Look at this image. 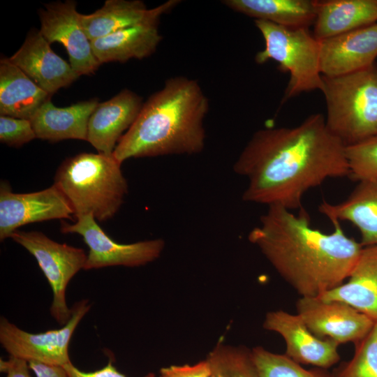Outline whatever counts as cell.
Returning a JSON list of instances; mask_svg holds the SVG:
<instances>
[{
  "label": "cell",
  "mask_w": 377,
  "mask_h": 377,
  "mask_svg": "<svg viewBox=\"0 0 377 377\" xmlns=\"http://www.w3.org/2000/svg\"><path fill=\"white\" fill-rule=\"evenodd\" d=\"M222 3L244 15L288 27H306L313 24L315 0H225Z\"/></svg>",
  "instance_id": "23"
},
{
  "label": "cell",
  "mask_w": 377,
  "mask_h": 377,
  "mask_svg": "<svg viewBox=\"0 0 377 377\" xmlns=\"http://www.w3.org/2000/svg\"><path fill=\"white\" fill-rule=\"evenodd\" d=\"M346 146L320 113L293 127L256 131L234 164L244 177L245 202L302 209L304 195L329 178L349 177Z\"/></svg>",
  "instance_id": "1"
},
{
  "label": "cell",
  "mask_w": 377,
  "mask_h": 377,
  "mask_svg": "<svg viewBox=\"0 0 377 377\" xmlns=\"http://www.w3.org/2000/svg\"><path fill=\"white\" fill-rule=\"evenodd\" d=\"M318 210L330 221H347L360 231L363 247L377 245V178L358 182L343 201H323Z\"/></svg>",
  "instance_id": "19"
},
{
  "label": "cell",
  "mask_w": 377,
  "mask_h": 377,
  "mask_svg": "<svg viewBox=\"0 0 377 377\" xmlns=\"http://www.w3.org/2000/svg\"><path fill=\"white\" fill-rule=\"evenodd\" d=\"M297 314L309 330L322 339L339 344L362 339L376 321L350 305L318 297H301L296 303Z\"/></svg>",
  "instance_id": "11"
},
{
  "label": "cell",
  "mask_w": 377,
  "mask_h": 377,
  "mask_svg": "<svg viewBox=\"0 0 377 377\" xmlns=\"http://www.w3.org/2000/svg\"><path fill=\"white\" fill-rule=\"evenodd\" d=\"M212 377H216V376L213 374Z\"/></svg>",
  "instance_id": "34"
},
{
  "label": "cell",
  "mask_w": 377,
  "mask_h": 377,
  "mask_svg": "<svg viewBox=\"0 0 377 377\" xmlns=\"http://www.w3.org/2000/svg\"><path fill=\"white\" fill-rule=\"evenodd\" d=\"M377 22V0L316 1L314 37L325 40Z\"/></svg>",
  "instance_id": "21"
},
{
  "label": "cell",
  "mask_w": 377,
  "mask_h": 377,
  "mask_svg": "<svg viewBox=\"0 0 377 377\" xmlns=\"http://www.w3.org/2000/svg\"><path fill=\"white\" fill-rule=\"evenodd\" d=\"M263 327L283 338L286 344L285 355L300 364L327 369L340 360L339 344L313 334L297 314L282 310L268 312Z\"/></svg>",
  "instance_id": "14"
},
{
  "label": "cell",
  "mask_w": 377,
  "mask_h": 377,
  "mask_svg": "<svg viewBox=\"0 0 377 377\" xmlns=\"http://www.w3.org/2000/svg\"><path fill=\"white\" fill-rule=\"evenodd\" d=\"M348 279L318 297L346 303L377 322V245L363 247Z\"/></svg>",
  "instance_id": "20"
},
{
  "label": "cell",
  "mask_w": 377,
  "mask_h": 377,
  "mask_svg": "<svg viewBox=\"0 0 377 377\" xmlns=\"http://www.w3.org/2000/svg\"><path fill=\"white\" fill-rule=\"evenodd\" d=\"M73 209L54 185L36 192L12 191L8 182L0 185V240L10 238L18 228L32 223L52 219H72Z\"/></svg>",
  "instance_id": "10"
},
{
  "label": "cell",
  "mask_w": 377,
  "mask_h": 377,
  "mask_svg": "<svg viewBox=\"0 0 377 377\" xmlns=\"http://www.w3.org/2000/svg\"><path fill=\"white\" fill-rule=\"evenodd\" d=\"M327 128L346 146L377 135V64L336 77L323 75Z\"/></svg>",
  "instance_id": "5"
},
{
  "label": "cell",
  "mask_w": 377,
  "mask_h": 377,
  "mask_svg": "<svg viewBox=\"0 0 377 377\" xmlns=\"http://www.w3.org/2000/svg\"><path fill=\"white\" fill-rule=\"evenodd\" d=\"M208 111V98L198 81L171 77L143 103L113 156L122 163L130 158L198 154L205 145Z\"/></svg>",
  "instance_id": "3"
},
{
  "label": "cell",
  "mask_w": 377,
  "mask_h": 377,
  "mask_svg": "<svg viewBox=\"0 0 377 377\" xmlns=\"http://www.w3.org/2000/svg\"><path fill=\"white\" fill-rule=\"evenodd\" d=\"M377 57V22L320 40L323 76L354 73L374 64Z\"/></svg>",
  "instance_id": "15"
},
{
  "label": "cell",
  "mask_w": 377,
  "mask_h": 377,
  "mask_svg": "<svg viewBox=\"0 0 377 377\" xmlns=\"http://www.w3.org/2000/svg\"><path fill=\"white\" fill-rule=\"evenodd\" d=\"M142 1L107 0L90 14H81L82 26L92 41L143 21L150 13Z\"/></svg>",
  "instance_id": "24"
},
{
  "label": "cell",
  "mask_w": 377,
  "mask_h": 377,
  "mask_svg": "<svg viewBox=\"0 0 377 377\" xmlns=\"http://www.w3.org/2000/svg\"><path fill=\"white\" fill-rule=\"evenodd\" d=\"M91 306L87 300L75 302L71 308V317L63 327L41 333L26 332L1 317L0 343L10 356L28 362L63 367L71 362L68 348L71 337Z\"/></svg>",
  "instance_id": "8"
},
{
  "label": "cell",
  "mask_w": 377,
  "mask_h": 377,
  "mask_svg": "<svg viewBox=\"0 0 377 377\" xmlns=\"http://www.w3.org/2000/svg\"><path fill=\"white\" fill-rule=\"evenodd\" d=\"M355 344L353 358L333 374L334 377H377V322Z\"/></svg>",
  "instance_id": "27"
},
{
  "label": "cell",
  "mask_w": 377,
  "mask_h": 377,
  "mask_svg": "<svg viewBox=\"0 0 377 377\" xmlns=\"http://www.w3.org/2000/svg\"><path fill=\"white\" fill-rule=\"evenodd\" d=\"M179 2L168 1L151 8L149 15L141 22L91 41L99 63L125 62L133 58L141 59L153 54L162 40L158 29L161 16Z\"/></svg>",
  "instance_id": "13"
},
{
  "label": "cell",
  "mask_w": 377,
  "mask_h": 377,
  "mask_svg": "<svg viewBox=\"0 0 377 377\" xmlns=\"http://www.w3.org/2000/svg\"><path fill=\"white\" fill-rule=\"evenodd\" d=\"M29 366L36 377H68L62 366L50 365L38 362H29Z\"/></svg>",
  "instance_id": "33"
},
{
  "label": "cell",
  "mask_w": 377,
  "mask_h": 377,
  "mask_svg": "<svg viewBox=\"0 0 377 377\" xmlns=\"http://www.w3.org/2000/svg\"><path fill=\"white\" fill-rule=\"evenodd\" d=\"M98 104V99L93 98L59 108L47 100L30 119L36 138L52 142L87 141L89 120Z\"/></svg>",
  "instance_id": "18"
},
{
  "label": "cell",
  "mask_w": 377,
  "mask_h": 377,
  "mask_svg": "<svg viewBox=\"0 0 377 377\" xmlns=\"http://www.w3.org/2000/svg\"><path fill=\"white\" fill-rule=\"evenodd\" d=\"M63 367L66 370L68 377H127L113 366L111 360H109L104 367L91 372L80 370L71 362L64 365ZM143 377H155V374L149 373Z\"/></svg>",
  "instance_id": "31"
},
{
  "label": "cell",
  "mask_w": 377,
  "mask_h": 377,
  "mask_svg": "<svg viewBox=\"0 0 377 377\" xmlns=\"http://www.w3.org/2000/svg\"><path fill=\"white\" fill-rule=\"evenodd\" d=\"M10 238L36 258L52 290L50 313L60 325H66L72 314L66 303V288L84 269L87 255L82 249L57 242L38 231L17 230Z\"/></svg>",
  "instance_id": "7"
},
{
  "label": "cell",
  "mask_w": 377,
  "mask_h": 377,
  "mask_svg": "<svg viewBox=\"0 0 377 377\" xmlns=\"http://www.w3.org/2000/svg\"><path fill=\"white\" fill-rule=\"evenodd\" d=\"M349 177L360 182L377 178V135L346 146Z\"/></svg>",
  "instance_id": "28"
},
{
  "label": "cell",
  "mask_w": 377,
  "mask_h": 377,
  "mask_svg": "<svg viewBox=\"0 0 377 377\" xmlns=\"http://www.w3.org/2000/svg\"><path fill=\"white\" fill-rule=\"evenodd\" d=\"M330 221L334 230L325 233L311 226L302 208L295 214L269 206L248 239L301 297H318L348 278L363 249L339 221Z\"/></svg>",
  "instance_id": "2"
},
{
  "label": "cell",
  "mask_w": 377,
  "mask_h": 377,
  "mask_svg": "<svg viewBox=\"0 0 377 377\" xmlns=\"http://www.w3.org/2000/svg\"><path fill=\"white\" fill-rule=\"evenodd\" d=\"M61 232L81 235L89 247L84 269H100L111 266L139 267L158 258L165 247L162 239L120 244L112 239L91 215L76 218L70 224L62 222Z\"/></svg>",
  "instance_id": "9"
},
{
  "label": "cell",
  "mask_w": 377,
  "mask_h": 377,
  "mask_svg": "<svg viewBox=\"0 0 377 377\" xmlns=\"http://www.w3.org/2000/svg\"><path fill=\"white\" fill-rule=\"evenodd\" d=\"M51 96L8 58L1 59V115L30 120Z\"/></svg>",
  "instance_id": "22"
},
{
  "label": "cell",
  "mask_w": 377,
  "mask_h": 377,
  "mask_svg": "<svg viewBox=\"0 0 377 377\" xmlns=\"http://www.w3.org/2000/svg\"><path fill=\"white\" fill-rule=\"evenodd\" d=\"M29 369V362L18 357L10 356L8 360H0V370L6 374V377H31Z\"/></svg>",
  "instance_id": "32"
},
{
  "label": "cell",
  "mask_w": 377,
  "mask_h": 377,
  "mask_svg": "<svg viewBox=\"0 0 377 377\" xmlns=\"http://www.w3.org/2000/svg\"><path fill=\"white\" fill-rule=\"evenodd\" d=\"M212 375L210 364L207 360L193 365L163 367L159 371V377H212Z\"/></svg>",
  "instance_id": "30"
},
{
  "label": "cell",
  "mask_w": 377,
  "mask_h": 377,
  "mask_svg": "<svg viewBox=\"0 0 377 377\" xmlns=\"http://www.w3.org/2000/svg\"><path fill=\"white\" fill-rule=\"evenodd\" d=\"M255 25L265 40V48L255 61L263 64L272 59L279 68L290 75L284 100L302 92L323 87L320 64V40L306 27H288L255 20Z\"/></svg>",
  "instance_id": "6"
},
{
  "label": "cell",
  "mask_w": 377,
  "mask_h": 377,
  "mask_svg": "<svg viewBox=\"0 0 377 377\" xmlns=\"http://www.w3.org/2000/svg\"><path fill=\"white\" fill-rule=\"evenodd\" d=\"M8 59L50 95L79 77L70 64L52 50L40 30L30 31L20 49Z\"/></svg>",
  "instance_id": "16"
},
{
  "label": "cell",
  "mask_w": 377,
  "mask_h": 377,
  "mask_svg": "<svg viewBox=\"0 0 377 377\" xmlns=\"http://www.w3.org/2000/svg\"><path fill=\"white\" fill-rule=\"evenodd\" d=\"M216 377H260L251 350L220 342L206 359Z\"/></svg>",
  "instance_id": "25"
},
{
  "label": "cell",
  "mask_w": 377,
  "mask_h": 377,
  "mask_svg": "<svg viewBox=\"0 0 377 377\" xmlns=\"http://www.w3.org/2000/svg\"><path fill=\"white\" fill-rule=\"evenodd\" d=\"M76 2L67 0L45 4L39 11L40 31L50 44L57 42L66 49L70 65L78 76L94 73L101 65L91 40L82 26Z\"/></svg>",
  "instance_id": "12"
},
{
  "label": "cell",
  "mask_w": 377,
  "mask_h": 377,
  "mask_svg": "<svg viewBox=\"0 0 377 377\" xmlns=\"http://www.w3.org/2000/svg\"><path fill=\"white\" fill-rule=\"evenodd\" d=\"M142 98L124 89L110 100L98 103L88 124L87 142L98 151L113 154L119 141L136 119Z\"/></svg>",
  "instance_id": "17"
},
{
  "label": "cell",
  "mask_w": 377,
  "mask_h": 377,
  "mask_svg": "<svg viewBox=\"0 0 377 377\" xmlns=\"http://www.w3.org/2000/svg\"><path fill=\"white\" fill-rule=\"evenodd\" d=\"M37 138L30 120L0 116V141L13 147L23 145Z\"/></svg>",
  "instance_id": "29"
},
{
  "label": "cell",
  "mask_w": 377,
  "mask_h": 377,
  "mask_svg": "<svg viewBox=\"0 0 377 377\" xmlns=\"http://www.w3.org/2000/svg\"><path fill=\"white\" fill-rule=\"evenodd\" d=\"M260 377H334L327 369H306L286 355L272 353L261 346L251 350Z\"/></svg>",
  "instance_id": "26"
},
{
  "label": "cell",
  "mask_w": 377,
  "mask_h": 377,
  "mask_svg": "<svg viewBox=\"0 0 377 377\" xmlns=\"http://www.w3.org/2000/svg\"><path fill=\"white\" fill-rule=\"evenodd\" d=\"M121 165L113 154L80 153L60 164L53 184L69 202L75 219L91 214L105 221L117 213L128 193Z\"/></svg>",
  "instance_id": "4"
}]
</instances>
